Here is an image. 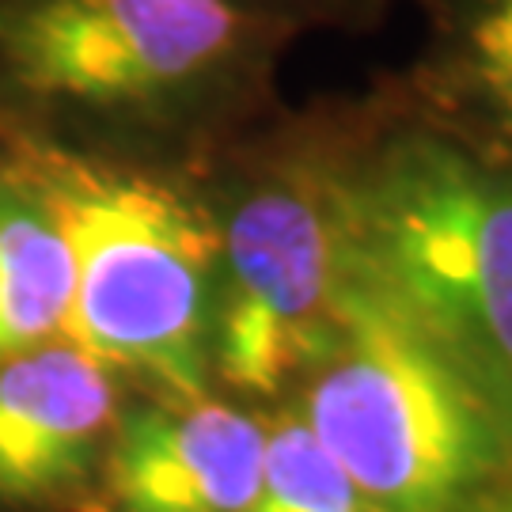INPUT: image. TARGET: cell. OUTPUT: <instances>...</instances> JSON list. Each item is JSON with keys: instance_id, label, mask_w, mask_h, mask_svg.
Instances as JSON below:
<instances>
[{"instance_id": "cell-11", "label": "cell", "mask_w": 512, "mask_h": 512, "mask_svg": "<svg viewBox=\"0 0 512 512\" xmlns=\"http://www.w3.org/2000/svg\"><path fill=\"white\" fill-rule=\"evenodd\" d=\"M251 12L293 23L296 31L308 27H365L387 8V0H236Z\"/></svg>"}, {"instance_id": "cell-10", "label": "cell", "mask_w": 512, "mask_h": 512, "mask_svg": "<svg viewBox=\"0 0 512 512\" xmlns=\"http://www.w3.org/2000/svg\"><path fill=\"white\" fill-rule=\"evenodd\" d=\"M247 512H372L300 414L266 421L262 482Z\"/></svg>"}, {"instance_id": "cell-1", "label": "cell", "mask_w": 512, "mask_h": 512, "mask_svg": "<svg viewBox=\"0 0 512 512\" xmlns=\"http://www.w3.org/2000/svg\"><path fill=\"white\" fill-rule=\"evenodd\" d=\"M323 137L349 255L395 296L512 425V152L395 88Z\"/></svg>"}, {"instance_id": "cell-2", "label": "cell", "mask_w": 512, "mask_h": 512, "mask_svg": "<svg viewBox=\"0 0 512 512\" xmlns=\"http://www.w3.org/2000/svg\"><path fill=\"white\" fill-rule=\"evenodd\" d=\"M0 167L46 205L69 251L65 338L156 399L213 387L217 198L148 152L95 145L0 114Z\"/></svg>"}, {"instance_id": "cell-3", "label": "cell", "mask_w": 512, "mask_h": 512, "mask_svg": "<svg viewBox=\"0 0 512 512\" xmlns=\"http://www.w3.org/2000/svg\"><path fill=\"white\" fill-rule=\"evenodd\" d=\"M296 35L236 0H0V114L129 152L217 137Z\"/></svg>"}, {"instance_id": "cell-6", "label": "cell", "mask_w": 512, "mask_h": 512, "mask_svg": "<svg viewBox=\"0 0 512 512\" xmlns=\"http://www.w3.org/2000/svg\"><path fill=\"white\" fill-rule=\"evenodd\" d=\"M122 410V376L69 338L0 353V512L95 501Z\"/></svg>"}, {"instance_id": "cell-4", "label": "cell", "mask_w": 512, "mask_h": 512, "mask_svg": "<svg viewBox=\"0 0 512 512\" xmlns=\"http://www.w3.org/2000/svg\"><path fill=\"white\" fill-rule=\"evenodd\" d=\"M300 387L304 425L372 512H467L512 471L505 414L349 247L330 342Z\"/></svg>"}, {"instance_id": "cell-7", "label": "cell", "mask_w": 512, "mask_h": 512, "mask_svg": "<svg viewBox=\"0 0 512 512\" xmlns=\"http://www.w3.org/2000/svg\"><path fill=\"white\" fill-rule=\"evenodd\" d=\"M266 421L224 399L126 406L95 501L103 512H247L262 482Z\"/></svg>"}, {"instance_id": "cell-12", "label": "cell", "mask_w": 512, "mask_h": 512, "mask_svg": "<svg viewBox=\"0 0 512 512\" xmlns=\"http://www.w3.org/2000/svg\"><path fill=\"white\" fill-rule=\"evenodd\" d=\"M467 512H512V471L505 478H497Z\"/></svg>"}, {"instance_id": "cell-8", "label": "cell", "mask_w": 512, "mask_h": 512, "mask_svg": "<svg viewBox=\"0 0 512 512\" xmlns=\"http://www.w3.org/2000/svg\"><path fill=\"white\" fill-rule=\"evenodd\" d=\"M429 35L403 88L448 126L512 152V0H421Z\"/></svg>"}, {"instance_id": "cell-5", "label": "cell", "mask_w": 512, "mask_h": 512, "mask_svg": "<svg viewBox=\"0 0 512 512\" xmlns=\"http://www.w3.org/2000/svg\"><path fill=\"white\" fill-rule=\"evenodd\" d=\"M217 198L220 270L209 361L236 395L296 387L330 342L346 239L330 198L323 137L296 129Z\"/></svg>"}, {"instance_id": "cell-9", "label": "cell", "mask_w": 512, "mask_h": 512, "mask_svg": "<svg viewBox=\"0 0 512 512\" xmlns=\"http://www.w3.org/2000/svg\"><path fill=\"white\" fill-rule=\"evenodd\" d=\"M69 300L73 270L54 217L0 167V353L65 338Z\"/></svg>"}]
</instances>
